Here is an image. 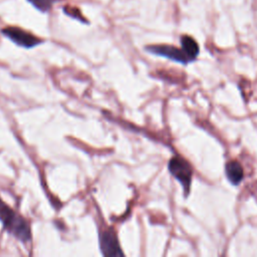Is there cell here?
Returning a JSON list of instances; mask_svg holds the SVG:
<instances>
[{
    "label": "cell",
    "mask_w": 257,
    "mask_h": 257,
    "mask_svg": "<svg viewBox=\"0 0 257 257\" xmlns=\"http://www.w3.org/2000/svg\"><path fill=\"white\" fill-rule=\"evenodd\" d=\"M225 174L228 181L235 186L239 185L244 177L243 168L237 161H230L226 164Z\"/></svg>",
    "instance_id": "8992f818"
},
{
    "label": "cell",
    "mask_w": 257,
    "mask_h": 257,
    "mask_svg": "<svg viewBox=\"0 0 257 257\" xmlns=\"http://www.w3.org/2000/svg\"><path fill=\"white\" fill-rule=\"evenodd\" d=\"M63 10H64L65 14L69 15L70 17L75 18V19H78V20H80V21H82V22H86L85 18H83V16L80 14V11H79L78 9H76V8H74V7H70V6H65V7L63 8Z\"/></svg>",
    "instance_id": "9c48e42d"
},
{
    "label": "cell",
    "mask_w": 257,
    "mask_h": 257,
    "mask_svg": "<svg viewBox=\"0 0 257 257\" xmlns=\"http://www.w3.org/2000/svg\"><path fill=\"white\" fill-rule=\"evenodd\" d=\"M27 1L31 3L32 6H34L37 10L41 12H47L52 8L55 0H27Z\"/></svg>",
    "instance_id": "ba28073f"
},
{
    "label": "cell",
    "mask_w": 257,
    "mask_h": 257,
    "mask_svg": "<svg viewBox=\"0 0 257 257\" xmlns=\"http://www.w3.org/2000/svg\"><path fill=\"white\" fill-rule=\"evenodd\" d=\"M181 45L182 49L189 56V58L193 61L199 54L200 49L196 40L188 35H183L181 37Z\"/></svg>",
    "instance_id": "52a82bcc"
},
{
    "label": "cell",
    "mask_w": 257,
    "mask_h": 257,
    "mask_svg": "<svg viewBox=\"0 0 257 257\" xmlns=\"http://www.w3.org/2000/svg\"><path fill=\"white\" fill-rule=\"evenodd\" d=\"M99 247L103 256H123L117 235L113 228L108 227L99 233Z\"/></svg>",
    "instance_id": "277c9868"
},
{
    "label": "cell",
    "mask_w": 257,
    "mask_h": 257,
    "mask_svg": "<svg viewBox=\"0 0 257 257\" xmlns=\"http://www.w3.org/2000/svg\"><path fill=\"white\" fill-rule=\"evenodd\" d=\"M145 49L153 54L163 56L166 58H169L171 60L187 64L190 61H192L189 56L185 53L183 49H180L178 47H175L173 45H167V44H158V45H148L145 47Z\"/></svg>",
    "instance_id": "5b68a950"
},
{
    "label": "cell",
    "mask_w": 257,
    "mask_h": 257,
    "mask_svg": "<svg viewBox=\"0 0 257 257\" xmlns=\"http://www.w3.org/2000/svg\"><path fill=\"white\" fill-rule=\"evenodd\" d=\"M0 222L5 231L15 237L23 244H27L32 239L31 229L28 221L18 212L13 210L0 198Z\"/></svg>",
    "instance_id": "6da1fadb"
},
{
    "label": "cell",
    "mask_w": 257,
    "mask_h": 257,
    "mask_svg": "<svg viewBox=\"0 0 257 257\" xmlns=\"http://www.w3.org/2000/svg\"><path fill=\"white\" fill-rule=\"evenodd\" d=\"M2 34L13 43L24 48H32L43 42V40L32 33L15 26H9L1 30Z\"/></svg>",
    "instance_id": "3957f363"
},
{
    "label": "cell",
    "mask_w": 257,
    "mask_h": 257,
    "mask_svg": "<svg viewBox=\"0 0 257 257\" xmlns=\"http://www.w3.org/2000/svg\"><path fill=\"white\" fill-rule=\"evenodd\" d=\"M169 172L181 183L186 196L190 192V186L192 182L193 170L190 164L183 158L176 156L173 157L168 164Z\"/></svg>",
    "instance_id": "7a4b0ae2"
}]
</instances>
